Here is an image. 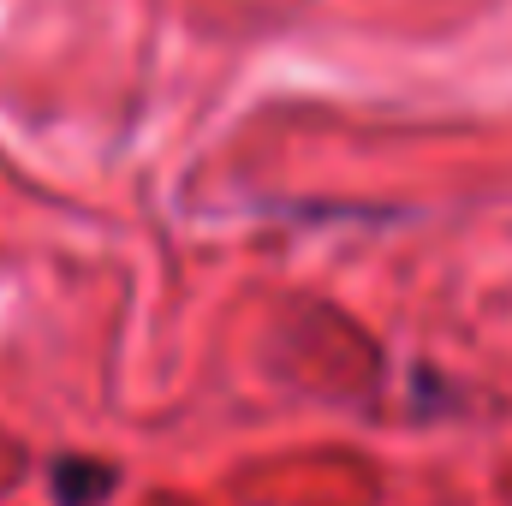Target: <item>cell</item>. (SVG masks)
<instances>
[{"instance_id":"obj_1","label":"cell","mask_w":512,"mask_h":506,"mask_svg":"<svg viewBox=\"0 0 512 506\" xmlns=\"http://www.w3.org/2000/svg\"><path fill=\"white\" fill-rule=\"evenodd\" d=\"M120 471L102 459H54V501L60 506H96L114 495Z\"/></svg>"}]
</instances>
